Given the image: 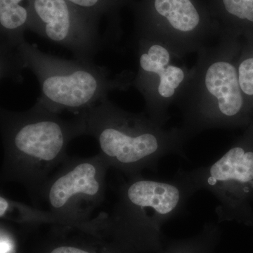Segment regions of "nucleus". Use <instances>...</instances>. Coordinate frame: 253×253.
<instances>
[{
    "label": "nucleus",
    "mask_w": 253,
    "mask_h": 253,
    "mask_svg": "<svg viewBox=\"0 0 253 253\" xmlns=\"http://www.w3.org/2000/svg\"><path fill=\"white\" fill-rule=\"evenodd\" d=\"M220 33L217 44L198 51L192 76L177 103L181 127L191 139L209 129L247 126L253 121V109L241 90L236 68L240 36Z\"/></svg>",
    "instance_id": "obj_1"
},
{
    "label": "nucleus",
    "mask_w": 253,
    "mask_h": 253,
    "mask_svg": "<svg viewBox=\"0 0 253 253\" xmlns=\"http://www.w3.org/2000/svg\"><path fill=\"white\" fill-rule=\"evenodd\" d=\"M0 123L4 148L1 181L22 184L35 204L50 173L67 159L68 143L84 135V126L78 116L64 120L37 103L23 112L1 108Z\"/></svg>",
    "instance_id": "obj_2"
},
{
    "label": "nucleus",
    "mask_w": 253,
    "mask_h": 253,
    "mask_svg": "<svg viewBox=\"0 0 253 253\" xmlns=\"http://www.w3.org/2000/svg\"><path fill=\"white\" fill-rule=\"evenodd\" d=\"M78 117L84 135L96 139L110 167L127 178L141 175L144 169L157 170L168 155L186 158L184 148L191 138L181 126L166 129L147 115L125 111L108 98Z\"/></svg>",
    "instance_id": "obj_3"
},
{
    "label": "nucleus",
    "mask_w": 253,
    "mask_h": 253,
    "mask_svg": "<svg viewBox=\"0 0 253 253\" xmlns=\"http://www.w3.org/2000/svg\"><path fill=\"white\" fill-rule=\"evenodd\" d=\"M23 69L36 75L41 94L37 104L51 112L63 111L81 114L113 91H126L132 85L135 73L113 75L104 66L81 60H66L42 52L23 38L17 47Z\"/></svg>",
    "instance_id": "obj_4"
},
{
    "label": "nucleus",
    "mask_w": 253,
    "mask_h": 253,
    "mask_svg": "<svg viewBox=\"0 0 253 253\" xmlns=\"http://www.w3.org/2000/svg\"><path fill=\"white\" fill-rule=\"evenodd\" d=\"M196 193L182 169L167 180L142 174L127 178L120 186L112 212L107 214L109 226L126 244H151L163 223L183 214Z\"/></svg>",
    "instance_id": "obj_5"
},
{
    "label": "nucleus",
    "mask_w": 253,
    "mask_h": 253,
    "mask_svg": "<svg viewBox=\"0 0 253 253\" xmlns=\"http://www.w3.org/2000/svg\"><path fill=\"white\" fill-rule=\"evenodd\" d=\"M184 173L196 192L206 190L217 200L219 221L253 224V121L219 159Z\"/></svg>",
    "instance_id": "obj_6"
},
{
    "label": "nucleus",
    "mask_w": 253,
    "mask_h": 253,
    "mask_svg": "<svg viewBox=\"0 0 253 253\" xmlns=\"http://www.w3.org/2000/svg\"><path fill=\"white\" fill-rule=\"evenodd\" d=\"M109 168L100 154L87 158L68 157L42 186L35 207L41 201L59 224L76 225L90 220L104 201Z\"/></svg>",
    "instance_id": "obj_7"
},
{
    "label": "nucleus",
    "mask_w": 253,
    "mask_h": 253,
    "mask_svg": "<svg viewBox=\"0 0 253 253\" xmlns=\"http://www.w3.org/2000/svg\"><path fill=\"white\" fill-rule=\"evenodd\" d=\"M136 54L138 71L132 86L144 97L146 114L165 126L170 119L169 107L184 94L192 68L176 64L172 51L152 38L136 37Z\"/></svg>",
    "instance_id": "obj_8"
},
{
    "label": "nucleus",
    "mask_w": 253,
    "mask_h": 253,
    "mask_svg": "<svg viewBox=\"0 0 253 253\" xmlns=\"http://www.w3.org/2000/svg\"><path fill=\"white\" fill-rule=\"evenodd\" d=\"M137 33L161 42L178 59L209 45L219 28L192 0H151Z\"/></svg>",
    "instance_id": "obj_9"
},
{
    "label": "nucleus",
    "mask_w": 253,
    "mask_h": 253,
    "mask_svg": "<svg viewBox=\"0 0 253 253\" xmlns=\"http://www.w3.org/2000/svg\"><path fill=\"white\" fill-rule=\"evenodd\" d=\"M33 10L32 31L70 50L75 59L93 62L100 50L109 44L94 25L74 17L67 0H33Z\"/></svg>",
    "instance_id": "obj_10"
},
{
    "label": "nucleus",
    "mask_w": 253,
    "mask_h": 253,
    "mask_svg": "<svg viewBox=\"0 0 253 253\" xmlns=\"http://www.w3.org/2000/svg\"><path fill=\"white\" fill-rule=\"evenodd\" d=\"M106 213L76 225L52 224L33 253H124L126 244L110 227Z\"/></svg>",
    "instance_id": "obj_11"
},
{
    "label": "nucleus",
    "mask_w": 253,
    "mask_h": 253,
    "mask_svg": "<svg viewBox=\"0 0 253 253\" xmlns=\"http://www.w3.org/2000/svg\"><path fill=\"white\" fill-rule=\"evenodd\" d=\"M21 1L0 0L1 55L14 52L25 38L23 31L28 21V13L20 4Z\"/></svg>",
    "instance_id": "obj_12"
},
{
    "label": "nucleus",
    "mask_w": 253,
    "mask_h": 253,
    "mask_svg": "<svg viewBox=\"0 0 253 253\" xmlns=\"http://www.w3.org/2000/svg\"><path fill=\"white\" fill-rule=\"evenodd\" d=\"M0 217L1 219L13 221L24 226L59 224L57 218L49 211L36 207H30L1 195Z\"/></svg>",
    "instance_id": "obj_13"
},
{
    "label": "nucleus",
    "mask_w": 253,
    "mask_h": 253,
    "mask_svg": "<svg viewBox=\"0 0 253 253\" xmlns=\"http://www.w3.org/2000/svg\"><path fill=\"white\" fill-rule=\"evenodd\" d=\"M219 6L226 25L223 31L252 37L253 0H219Z\"/></svg>",
    "instance_id": "obj_14"
},
{
    "label": "nucleus",
    "mask_w": 253,
    "mask_h": 253,
    "mask_svg": "<svg viewBox=\"0 0 253 253\" xmlns=\"http://www.w3.org/2000/svg\"><path fill=\"white\" fill-rule=\"evenodd\" d=\"M238 76L245 98L253 109V42L241 49L236 62Z\"/></svg>",
    "instance_id": "obj_15"
},
{
    "label": "nucleus",
    "mask_w": 253,
    "mask_h": 253,
    "mask_svg": "<svg viewBox=\"0 0 253 253\" xmlns=\"http://www.w3.org/2000/svg\"><path fill=\"white\" fill-rule=\"evenodd\" d=\"M71 4L76 5L84 9H94L101 6V0H67Z\"/></svg>",
    "instance_id": "obj_16"
}]
</instances>
